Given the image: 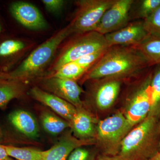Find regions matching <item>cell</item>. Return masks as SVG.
Returning <instances> with one entry per match:
<instances>
[{
	"label": "cell",
	"mask_w": 160,
	"mask_h": 160,
	"mask_svg": "<svg viewBox=\"0 0 160 160\" xmlns=\"http://www.w3.org/2000/svg\"><path fill=\"white\" fill-rule=\"evenodd\" d=\"M150 68L145 58L132 46H112L84 75L83 80L123 79Z\"/></svg>",
	"instance_id": "6da1fadb"
},
{
	"label": "cell",
	"mask_w": 160,
	"mask_h": 160,
	"mask_svg": "<svg viewBox=\"0 0 160 160\" xmlns=\"http://www.w3.org/2000/svg\"><path fill=\"white\" fill-rule=\"evenodd\" d=\"M158 118L149 114L123 138L119 155L126 160H148L160 151Z\"/></svg>",
	"instance_id": "7a4b0ae2"
},
{
	"label": "cell",
	"mask_w": 160,
	"mask_h": 160,
	"mask_svg": "<svg viewBox=\"0 0 160 160\" xmlns=\"http://www.w3.org/2000/svg\"><path fill=\"white\" fill-rule=\"evenodd\" d=\"M72 33L73 29L69 24L46 40L34 49L17 68L8 73L12 79L24 82L42 75L51 62L60 45Z\"/></svg>",
	"instance_id": "3957f363"
},
{
	"label": "cell",
	"mask_w": 160,
	"mask_h": 160,
	"mask_svg": "<svg viewBox=\"0 0 160 160\" xmlns=\"http://www.w3.org/2000/svg\"><path fill=\"white\" fill-rule=\"evenodd\" d=\"M105 36L96 31L79 34L63 47L52 66V72L84 56L109 48Z\"/></svg>",
	"instance_id": "277c9868"
},
{
	"label": "cell",
	"mask_w": 160,
	"mask_h": 160,
	"mask_svg": "<svg viewBox=\"0 0 160 160\" xmlns=\"http://www.w3.org/2000/svg\"><path fill=\"white\" fill-rule=\"evenodd\" d=\"M132 128L122 112L100 121L96 128L98 140L107 155L118 154L120 145Z\"/></svg>",
	"instance_id": "5b68a950"
},
{
	"label": "cell",
	"mask_w": 160,
	"mask_h": 160,
	"mask_svg": "<svg viewBox=\"0 0 160 160\" xmlns=\"http://www.w3.org/2000/svg\"><path fill=\"white\" fill-rule=\"evenodd\" d=\"M116 0H81L76 2L77 9L70 23L73 33L82 34L95 31L101 19Z\"/></svg>",
	"instance_id": "8992f818"
},
{
	"label": "cell",
	"mask_w": 160,
	"mask_h": 160,
	"mask_svg": "<svg viewBox=\"0 0 160 160\" xmlns=\"http://www.w3.org/2000/svg\"><path fill=\"white\" fill-rule=\"evenodd\" d=\"M152 68H150L146 72L128 98L124 115L131 128L142 122L150 113V84Z\"/></svg>",
	"instance_id": "52a82bcc"
},
{
	"label": "cell",
	"mask_w": 160,
	"mask_h": 160,
	"mask_svg": "<svg viewBox=\"0 0 160 160\" xmlns=\"http://www.w3.org/2000/svg\"><path fill=\"white\" fill-rule=\"evenodd\" d=\"M40 84L43 90L65 100L77 109H82L80 96L84 91L76 81L48 76L42 78Z\"/></svg>",
	"instance_id": "ba28073f"
},
{
	"label": "cell",
	"mask_w": 160,
	"mask_h": 160,
	"mask_svg": "<svg viewBox=\"0 0 160 160\" xmlns=\"http://www.w3.org/2000/svg\"><path fill=\"white\" fill-rule=\"evenodd\" d=\"M133 2L134 0H116L103 15L95 31L105 35L127 26Z\"/></svg>",
	"instance_id": "9c48e42d"
},
{
	"label": "cell",
	"mask_w": 160,
	"mask_h": 160,
	"mask_svg": "<svg viewBox=\"0 0 160 160\" xmlns=\"http://www.w3.org/2000/svg\"><path fill=\"white\" fill-rule=\"evenodd\" d=\"M9 11L12 17L27 29L42 30L48 26L41 12L30 3L22 1L13 2L10 5Z\"/></svg>",
	"instance_id": "30bf717a"
},
{
	"label": "cell",
	"mask_w": 160,
	"mask_h": 160,
	"mask_svg": "<svg viewBox=\"0 0 160 160\" xmlns=\"http://www.w3.org/2000/svg\"><path fill=\"white\" fill-rule=\"evenodd\" d=\"M149 33L145 29L143 21L129 23L117 31L105 35L109 47L114 46H134L145 39Z\"/></svg>",
	"instance_id": "8fae6325"
},
{
	"label": "cell",
	"mask_w": 160,
	"mask_h": 160,
	"mask_svg": "<svg viewBox=\"0 0 160 160\" xmlns=\"http://www.w3.org/2000/svg\"><path fill=\"white\" fill-rule=\"evenodd\" d=\"M114 78L96 79L92 97L96 105L102 110L109 109L114 104L119 93L122 80Z\"/></svg>",
	"instance_id": "7c38bea8"
},
{
	"label": "cell",
	"mask_w": 160,
	"mask_h": 160,
	"mask_svg": "<svg viewBox=\"0 0 160 160\" xmlns=\"http://www.w3.org/2000/svg\"><path fill=\"white\" fill-rule=\"evenodd\" d=\"M30 94L34 99L48 106L69 123L77 112L78 109L67 101L37 86L32 88Z\"/></svg>",
	"instance_id": "4fadbf2b"
},
{
	"label": "cell",
	"mask_w": 160,
	"mask_h": 160,
	"mask_svg": "<svg viewBox=\"0 0 160 160\" xmlns=\"http://www.w3.org/2000/svg\"><path fill=\"white\" fill-rule=\"evenodd\" d=\"M93 139H80L67 132L50 149L43 151L44 160H67L72 152L78 147L92 145Z\"/></svg>",
	"instance_id": "5bb4252c"
},
{
	"label": "cell",
	"mask_w": 160,
	"mask_h": 160,
	"mask_svg": "<svg viewBox=\"0 0 160 160\" xmlns=\"http://www.w3.org/2000/svg\"><path fill=\"white\" fill-rule=\"evenodd\" d=\"M10 123L17 131L29 138L35 139L38 137V125L34 116L26 110H16L9 115Z\"/></svg>",
	"instance_id": "9a60e30c"
},
{
	"label": "cell",
	"mask_w": 160,
	"mask_h": 160,
	"mask_svg": "<svg viewBox=\"0 0 160 160\" xmlns=\"http://www.w3.org/2000/svg\"><path fill=\"white\" fill-rule=\"evenodd\" d=\"M70 124L74 136L80 139H92L96 133L92 118L82 108L78 109Z\"/></svg>",
	"instance_id": "2e32d148"
},
{
	"label": "cell",
	"mask_w": 160,
	"mask_h": 160,
	"mask_svg": "<svg viewBox=\"0 0 160 160\" xmlns=\"http://www.w3.org/2000/svg\"><path fill=\"white\" fill-rule=\"evenodd\" d=\"M139 52L149 67L160 65V36L149 34L142 42L132 46Z\"/></svg>",
	"instance_id": "e0dca14e"
},
{
	"label": "cell",
	"mask_w": 160,
	"mask_h": 160,
	"mask_svg": "<svg viewBox=\"0 0 160 160\" xmlns=\"http://www.w3.org/2000/svg\"><path fill=\"white\" fill-rule=\"evenodd\" d=\"M26 87L23 81L0 80V109L6 108L12 100L22 97L25 94Z\"/></svg>",
	"instance_id": "ac0fdd59"
},
{
	"label": "cell",
	"mask_w": 160,
	"mask_h": 160,
	"mask_svg": "<svg viewBox=\"0 0 160 160\" xmlns=\"http://www.w3.org/2000/svg\"><path fill=\"white\" fill-rule=\"evenodd\" d=\"M40 120L45 131L54 136L58 135L67 128L70 127L69 122L50 111L42 112L40 116Z\"/></svg>",
	"instance_id": "d6986e66"
},
{
	"label": "cell",
	"mask_w": 160,
	"mask_h": 160,
	"mask_svg": "<svg viewBox=\"0 0 160 160\" xmlns=\"http://www.w3.org/2000/svg\"><path fill=\"white\" fill-rule=\"evenodd\" d=\"M160 6V0L134 1L129 12V19H141L148 18Z\"/></svg>",
	"instance_id": "ffe728a7"
},
{
	"label": "cell",
	"mask_w": 160,
	"mask_h": 160,
	"mask_svg": "<svg viewBox=\"0 0 160 160\" xmlns=\"http://www.w3.org/2000/svg\"><path fill=\"white\" fill-rule=\"evenodd\" d=\"M150 90L151 106L149 114L158 118L160 115V65L152 67Z\"/></svg>",
	"instance_id": "44dd1931"
},
{
	"label": "cell",
	"mask_w": 160,
	"mask_h": 160,
	"mask_svg": "<svg viewBox=\"0 0 160 160\" xmlns=\"http://www.w3.org/2000/svg\"><path fill=\"white\" fill-rule=\"evenodd\" d=\"M10 157L17 160H44L43 151L29 147L4 146Z\"/></svg>",
	"instance_id": "7402d4cb"
},
{
	"label": "cell",
	"mask_w": 160,
	"mask_h": 160,
	"mask_svg": "<svg viewBox=\"0 0 160 160\" xmlns=\"http://www.w3.org/2000/svg\"><path fill=\"white\" fill-rule=\"evenodd\" d=\"M87 71L73 62L67 63L59 69L52 72L49 76L76 81L82 77Z\"/></svg>",
	"instance_id": "603a6c76"
},
{
	"label": "cell",
	"mask_w": 160,
	"mask_h": 160,
	"mask_svg": "<svg viewBox=\"0 0 160 160\" xmlns=\"http://www.w3.org/2000/svg\"><path fill=\"white\" fill-rule=\"evenodd\" d=\"M25 47V43L21 40L10 39L0 43V60L6 61L14 58Z\"/></svg>",
	"instance_id": "cb8c5ba5"
},
{
	"label": "cell",
	"mask_w": 160,
	"mask_h": 160,
	"mask_svg": "<svg viewBox=\"0 0 160 160\" xmlns=\"http://www.w3.org/2000/svg\"><path fill=\"white\" fill-rule=\"evenodd\" d=\"M143 25L149 34L160 36V6L150 16L143 21Z\"/></svg>",
	"instance_id": "d4e9b609"
},
{
	"label": "cell",
	"mask_w": 160,
	"mask_h": 160,
	"mask_svg": "<svg viewBox=\"0 0 160 160\" xmlns=\"http://www.w3.org/2000/svg\"><path fill=\"white\" fill-rule=\"evenodd\" d=\"M107 49L84 56L76 61H74V62L77 63L79 66L83 69H86V71H88L103 56Z\"/></svg>",
	"instance_id": "484cf974"
},
{
	"label": "cell",
	"mask_w": 160,
	"mask_h": 160,
	"mask_svg": "<svg viewBox=\"0 0 160 160\" xmlns=\"http://www.w3.org/2000/svg\"><path fill=\"white\" fill-rule=\"evenodd\" d=\"M95 158L94 152L82 146L72 152L67 160H95Z\"/></svg>",
	"instance_id": "4316f807"
},
{
	"label": "cell",
	"mask_w": 160,
	"mask_h": 160,
	"mask_svg": "<svg viewBox=\"0 0 160 160\" xmlns=\"http://www.w3.org/2000/svg\"><path fill=\"white\" fill-rule=\"evenodd\" d=\"M42 2L47 11L52 13H57L63 9L65 1L63 0H43Z\"/></svg>",
	"instance_id": "83f0119b"
},
{
	"label": "cell",
	"mask_w": 160,
	"mask_h": 160,
	"mask_svg": "<svg viewBox=\"0 0 160 160\" xmlns=\"http://www.w3.org/2000/svg\"><path fill=\"white\" fill-rule=\"evenodd\" d=\"M0 160H13L7 153L4 145L0 144Z\"/></svg>",
	"instance_id": "f1b7e54d"
},
{
	"label": "cell",
	"mask_w": 160,
	"mask_h": 160,
	"mask_svg": "<svg viewBox=\"0 0 160 160\" xmlns=\"http://www.w3.org/2000/svg\"><path fill=\"white\" fill-rule=\"evenodd\" d=\"M96 160H126L119 155L115 156L103 155L98 158Z\"/></svg>",
	"instance_id": "f546056e"
},
{
	"label": "cell",
	"mask_w": 160,
	"mask_h": 160,
	"mask_svg": "<svg viewBox=\"0 0 160 160\" xmlns=\"http://www.w3.org/2000/svg\"><path fill=\"white\" fill-rule=\"evenodd\" d=\"M12 80L9 73L0 71V80Z\"/></svg>",
	"instance_id": "4dcf8cb0"
},
{
	"label": "cell",
	"mask_w": 160,
	"mask_h": 160,
	"mask_svg": "<svg viewBox=\"0 0 160 160\" xmlns=\"http://www.w3.org/2000/svg\"><path fill=\"white\" fill-rule=\"evenodd\" d=\"M148 160H160V153L159 152L156 153Z\"/></svg>",
	"instance_id": "1f68e13d"
},
{
	"label": "cell",
	"mask_w": 160,
	"mask_h": 160,
	"mask_svg": "<svg viewBox=\"0 0 160 160\" xmlns=\"http://www.w3.org/2000/svg\"><path fill=\"white\" fill-rule=\"evenodd\" d=\"M1 31H2V26H1V23H0V33H1Z\"/></svg>",
	"instance_id": "d6a6232c"
},
{
	"label": "cell",
	"mask_w": 160,
	"mask_h": 160,
	"mask_svg": "<svg viewBox=\"0 0 160 160\" xmlns=\"http://www.w3.org/2000/svg\"><path fill=\"white\" fill-rule=\"evenodd\" d=\"M159 128H160V122H159Z\"/></svg>",
	"instance_id": "836d02e7"
},
{
	"label": "cell",
	"mask_w": 160,
	"mask_h": 160,
	"mask_svg": "<svg viewBox=\"0 0 160 160\" xmlns=\"http://www.w3.org/2000/svg\"><path fill=\"white\" fill-rule=\"evenodd\" d=\"M159 152H160V151H159Z\"/></svg>",
	"instance_id": "e575fe53"
}]
</instances>
